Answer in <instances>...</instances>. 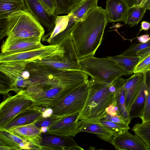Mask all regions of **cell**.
<instances>
[{
    "mask_svg": "<svg viewBox=\"0 0 150 150\" xmlns=\"http://www.w3.org/2000/svg\"><path fill=\"white\" fill-rule=\"evenodd\" d=\"M53 113V110L51 108H46L45 110L43 112L42 117L45 118L51 116Z\"/></svg>",
    "mask_w": 150,
    "mask_h": 150,
    "instance_id": "obj_42",
    "label": "cell"
},
{
    "mask_svg": "<svg viewBox=\"0 0 150 150\" xmlns=\"http://www.w3.org/2000/svg\"><path fill=\"white\" fill-rule=\"evenodd\" d=\"M88 83L87 98L77 121L100 120L106 115V108L115 99V89L112 83H104L91 78Z\"/></svg>",
    "mask_w": 150,
    "mask_h": 150,
    "instance_id": "obj_3",
    "label": "cell"
},
{
    "mask_svg": "<svg viewBox=\"0 0 150 150\" xmlns=\"http://www.w3.org/2000/svg\"><path fill=\"white\" fill-rule=\"evenodd\" d=\"M139 93L132 104L129 112L130 120L135 117H141L145 104L147 91L144 74Z\"/></svg>",
    "mask_w": 150,
    "mask_h": 150,
    "instance_id": "obj_24",
    "label": "cell"
},
{
    "mask_svg": "<svg viewBox=\"0 0 150 150\" xmlns=\"http://www.w3.org/2000/svg\"><path fill=\"white\" fill-rule=\"evenodd\" d=\"M28 11L49 32L55 25L57 16L50 11L40 0H24Z\"/></svg>",
    "mask_w": 150,
    "mask_h": 150,
    "instance_id": "obj_13",
    "label": "cell"
},
{
    "mask_svg": "<svg viewBox=\"0 0 150 150\" xmlns=\"http://www.w3.org/2000/svg\"><path fill=\"white\" fill-rule=\"evenodd\" d=\"M65 50L60 42L57 45H50L36 49L15 53L1 54L0 63L28 61L33 62L37 59L62 58L64 55Z\"/></svg>",
    "mask_w": 150,
    "mask_h": 150,
    "instance_id": "obj_8",
    "label": "cell"
},
{
    "mask_svg": "<svg viewBox=\"0 0 150 150\" xmlns=\"http://www.w3.org/2000/svg\"><path fill=\"white\" fill-rule=\"evenodd\" d=\"M28 61L6 62L0 63V71L10 80L12 84V91L18 93L27 87V80L22 76Z\"/></svg>",
    "mask_w": 150,
    "mask_h": 150,
    "instance_id": "obj_11",
    "label": "cell"
},
{
    "mask_svg": "<svg viewBox=\"0 0 150 150\" xmlns=\"http://www.w3.org/2000/svg\"><path fill=\"white\" fill-rule=\"evenodd\" d=\"M103 118L116 123L126 124L124 119L118 115L113 116L106 114Z\"/></svg>",
    "mask_w": 150,
    "mask_h": 150,
    "instance_id": "obj_38",
    "label": "cell"
},
{
    "mask_svg": "<svg viewBox=\"0 0 150 150\" xmlns=\"http://www.w3.org/2000/svg\"><path fill=\"white\" fill-rule=\"evenodd\" d=\"M109 57L130 75L132 74L135 67L140 59V57L139 56H131L121 54Z\"/></svg>",
    "mask_w": 150,
    "mask_h": 150,
    "instance_id": "obj_27",
    "label": "cell"
},
{
    "mask_svg": "<svg viewBox=\"0 0 150 150\" xmlns=\"http://www.w3.org/2000/svg\"><path fill=\"white\" fill-rule=\"evenodd\" d=\"M22 76L25 80H28L30 77V73L28 70L25 69L22 72Z\"/></svg>",
    "mask_w": 150,
    "mask_h": 150,
    "instance_id": "obj_44",
    "label": "cell"
},
{
    "mask_svg": "<svg viewBox=\"0 0 150 150\" xmlns=\"http://www.w3.org/2000/svg\"><path fill=\"white\" fill-rule=\"evenodd\" d=\"M141 28L139 32L142 30L147 31L150 28V23L144 21L141 23Z\"/></svg>",
    "mask_w": 150,
    "mask_h": 150,
    "instance_id": "obj_43",
    "label": "cell"
},
{
    "mask_svg": "<svg viewBox=\"0 0 150 150\" xmlns=\"http://www.w3.org/2000/svg\"><path fill=\"white\" fill-rule=\"evenodd\" d=\"M134 74L129 78L126 79L125 83V107L128 114L132 104L139 93L143 78V73Z\"/></svg>",
    "mask_w": 150,
    "mask_h": 150,
    "instance_id": "obj_21",
    "label": "cell"
},
{
    "mask_svg": "<svg viewBox=\"0 0 150 150\" xmlns=\"http://www.w3.org/2000/svg\"><path fill=\"white\" fill-rule=\"evenodd\" d=\"M88 81L78 86L52 107L51 115L63 117L80 112L84 107L88 94Z\"/></svg>",
    "mask_w": 150,
    "mask_h": 150,
    "instance_id": "obj_7",
    "label": "cell"
},
{
    "mask_svg": "<svg viewBox=\"0 0 150 150\" xmlns=\"http://www.w3.org/2000/svg\"><path fill=\"white\" fill-rule=\"evenodd\" d=\"M137 40L141 43H146L150 40V36L148 34H144L137 37Z\"/></svg>",
    "mask_w": 150,
    "mask_h": 150,
    "instance_id": "obj_41",
    "label": "cell"
},
{
    "mask_svg": "<svg viewBox=\"0 0 150 150\" xmlns=\"http://www.w3.org/2000/svg\"><path fill=\"white\" fill-rule=\"evenodd\" d=\"M61 41L65 49L64 56L61 58L46 59L44 61V65L55 70H77L83 71L79 64V60L71 35L65 37Z\"/></svg>",
    "mask_w": 150,
    "mask_h": 150,
    "instance_id": "obj_9",
    "label": "cell"
},
{
    "mask_svg": "<svg viewBox=\"0 0 150 150\" xmlns=\"http://www.w3.org/2000/svg\"><path fill=\"white\" fill-rule=\"evenodd\" d=\"M108 22L106 10L98 6L76 23L70 35L79 60L94 56Z\"/></svg>",
    "mask_w": 150,
    "mask_h": 150,
    "instance_id": "obj_1",
    "label": "cell"
},
{
    "mask_svg": "<svg viewBox=\"0 0 150 150\" xmlns=\"http://www.w3.org/2000/svg\"><path fill=\"white\" fill-rule=\"evenodd\" d=\"M6 130L28 141L36 149L42 150L40 144L42 132L34 123L13 127Z\"/></svg>",
    "mask_w": 150,
    "mask_h": 150,
    "instance_id": "obj_15",
    "label": "cell"
},
{
    "mask_svg": "<svg viewBox=\"0 0 150 150\" xmlns=\"http://www.w3.org/2000/svg\"><path fill=\"white\" fill-rule=\"evenodd\" d=\"M81 0H53L55 6L54 14H68L74 9Z\"/></svg>",
    "mask_w": 150,
    "mask_h": 150,
    "instance_id": "obj_30",
    "label": "cell"
},
{
    "mask_svg": "<svg viewBox=\"0 0 150 150\" xmlns=\"http://www.w3.org/2000/svg\"><path fill=\"white\" fill-rule=\"evenodd\" d=\"M129 6L134 5H141L144 6L147 0H126Z\"/></svg>",
    "mask_w": 150,
    "mask_h": 150,
    "instance_id": "obj_40",
    "label": "cell"
},
{
    "mask_svg": "<svg viewBox=\"0 0 150 150\" xmlns=\"http://www.w3.org/2000/svg\"><path fill=\"white\" fill-rule=\"evenodd\" d=\"M48 127H42L40 128L42 133H46L48 130Z\"/></svg>",
    "mask_w": 150,
    "mask_h": 150,
    "instance_id": "obj_46",
    "label": "cell"
},
{
    "mask_svg": "<svg viewBox=\"0 0 150 150\" xmlns=\"http://www.w3.org/2000/svg\"><path fill=\"white\" fill-rule=\"evenodd\" d=\"M105 113L106 114H108L111 116L118 115L121 117L117 106L115 99L112 104L106 108Z\"/></svg>",
    "mask_w": 150,
    "mask_h": 150,
    "instance_id": "obj_37",
    "label": "cell"
},
{
    "mask_svg": "<svg viewBox=\"0 0 150 150\" xmlns=\"http://www.w3.org/2000/svg\"><path fill=\"white\" fill-rule=\"evenodd\" d=\"M40 0L50 11L54 13L55 7L53 0Z\"/></svg>",
    "mask_w": 150,
    "mask_h": 150,
    "instance_id": "obj_39",
    "label": "cell"
},
{
    "mask_svg": "<svg viewBox=\"0 0 150 150\" xmlns=\"http://www.w3.org/2000/svg\"><path fill=\"white\" fill-rule=\"evenodd\" d=\"M0 150L36 149L29 142L5 130H0Z\"/></svg>",
    "mask_w": 150,
    "mask_h": 150,
    "instance_id": "obj_18",
    "label": "cell"
},
{
    "mask_svg": "<svg viewBox=\"0 0 150 150\" xmlns=\"http://www.w3.org/2000/svg\"><path fill=\"white\" fill-rule=\"evenodd\" d=\"M83 71L96 81L111 83L123 75H129L109 57L99 58L94 56L79 60Z\"/></svg>",
    "mask_w": 150,
    "mask_h": 150,
    "instance_id": "obj_5",
    "label": "cell"
},
{
    "mask_svg": "<svg viewBox=\"0 0 150 150\" xmlns=\"http://www.w3.org/2000/svg\"><path fill=\"white\" fill-rule=\"evenodd\" d=\"M137 56H140V59L133 73H143L148 72L150 67V47L139 52Z\"/></svg>",
    "mask_w": 150,
    "mask_h": 150,
    "instance_id": "obj_29",
    "label": "cell"
},
{
    "mask_svg": "<svg viewBox=\"0 0 150 150\" xmlns=\"http://www.w3.org/2000/svg\"><path fill=\"white\" fill-rule=\"evenodd\" d=\"M146 10L141 5H134L129 7L124 22L130 27L138 24L141 20Z\"/></svg>",
    "mask_w": 150,
    "mask_h": 150,
    "instance_id": "obj_26",
    "label": "cell"
},
{
    "mask_svg": "<svg viewBox=\"0 0 150 150\" xmlns=\"http://www.w3.org/2000/svg\"><path fill=\"white\" fill-rule=\"evenodd\" d=\"M45 30L42 25L26 9L15 11L0 18V39L7 37L3 43L19 39L34 38L42 39Z\"/></svg>",
    "mask_w": 150,
    "mask_h": 150,
    "instance_id": "obj_2",
    "label": "cell"
},
{
    "mask_svg": "<svg viewBox=\"0 0 150 150\" xmlns=\"http://www.w3.org/2000/svg\"><path fill=\"white\" fill-rule=\"evenodd\" d=\"M76 87L53 79L30 85L25 89L34 100V106L43 109L52 108Z\"/></svg>",
    "mask_w": 150,
    "mask_h": 150,
    "instance_id": "obj_4",
    "label": "cell"
},
{
    "mask_svg": "<svg viewBox=\"0 0 150 150\" xmlns=\"http://www.w3.org/2000/svg\"><path fill=\"white\" fill-rule=\"evenodd\" d=\"M131 130L146 143L150 150V121L136 124Z\"/></svg>",
    "mask_w": 150,
    "mask_h": 150,
    "instance_id": "obj_31",
    "label": "cell"
},
{
    "mask_svg": "<svg viewBox=\"0 0 150 150\" xmlns=\"http://www.w3.org/2000/svg\"><path fill=\"white\" fill-rule=\"evenodd\" d=\"M100 121L114 137L130 129L128 125L126 124L116 123L103 118L101 119Z\"/></svg>",
    "mask_w": 150,
    "mask_h": 150,
    "instance_id": "obj_32",
    "label": "cell"
},
{
    "mask_svg": "<svg viewBox=\"0 0 150 150\" xmlns=\"http://www.w3.org/2000/svg\"><path fill=\"white\" fill-rule=\"evenodd\" d=\"M35 103L34 100L23 89L15 95L7 97L0 105V130L16 116L33 107Z\"/></svg>",
    "mask_w": 150,
    "mask_h": 150,
    "instance_id": "obj_6",
    "label": "cell"
},
{
    "mask_svg": "<svg viewBox=\"0 0 150 150\" xmlns=\"http://www.w3.org/2000/svg\"><path fill=\"white\" fill-rule=\"evenodd\" d=\"M79 112L60 118L48 128L47 133L61 136L74 137L80 132Z\"/></svg>",
    "mask_w": 150,
    "mask_h": 150,
    "instance_id": "obj_12",
    "label": "cell"
},
{
    "mask_svg": "<svg viewBox=\"0 0 150 150\" xmlns=\"http://www.w3.org/2000/svg\"><path fill=\"white\" fill-rule=\"evenodd\" d=\"M81 125L79 129L80 132H85L95 134L100 139L112 145L114 137L103 125L100 120H80Z\"/></svg>",
    "mask_w": 150,
    "mask_h": 150,
    "instance_id": "obj_19",
    "label": "cell"
},
{
    "mask_svg": "<svg viewBox=\"0 0 150 150\" xmlns=\"http://www.w3.org/2000/svg\"><path fill=\"white\" fill-rule=\"evenodd\" d=\"M41 39L40 38H22L3 43L1 46V54L15 53L41 47L44 45L41 42Z\"/></svg>",
    "mask_w": 150,
    "mask_h": 150,
    "instance_id": "obj_16",
    "label": "cell"
},
{
    "mask_svg": "<svg viewBox=\"0 0 150 150\" xmlns=\"http://www.w3.org/2000/svg\"><path fill=\"white\" fill-rule=\"evenodd\" d=\"M149 47H150V40L146 43L134 44L120 54L128 56H137V54L138 52Z\"/></svg>",
    "mask_w": 150,
    "mask_h": 150,
    "instance_id": "obj_34",
    "label": "cell"
},
{
    "mask_svg": "<svg viewBox=\"0 0 150 150\" xmlns=\"http://www.w3.org/2000/svg\"><path fill=\"white\" fill-rule=\"evenodd\" d=\"M43 112L42 109L34 106L16 116L0 130H8L13 127L34 123L42 118Z\"/></svg>",
    "mask_w": 150,
    "mask_h": 150,
    "instance_id": "obj_20",
    "label": "cell"
},
{
    "mask_svg": "<svg viewBox=\"0 0 150 150\" xmlns=\"http://www.w3.org/2000/svg\"><path fill=\"white\" fill-rule=\"evenodd\" d=\"M148 10H149L150 11V7H149V8Z\"/></svg>",
    "mask_w": 150,
    "mask_h": 150,
    "instance_id": "obj_48",
    "label": "cell"
},
{
    "mask_svg": "<svg viewBox=\"0 0 150 150\" xmlns=\"http://www.w3.org/2000/svg\"><path fill=\"white\" fill-rule=\"evenodd\" d=\"M147 91L145 107L141 118L142 123L150 121V71L144 73Z\"/></svg>",
    "mask_w": 150,
    "mask_h": 150,
    "instance_id": "obj_33",
    "label": "cell"
},
{
    "mask_svg": "<svg viewBox=\"0 0 150 150\" xmlns=\"http://www.w3.org/2000/svg\"><path fill=\"white\" fill-rule=\"evenodd\" d=\"M129 7L126 0H107L105 10L108 22L124 21Z\"/></svg>",
    "mask_w": 150,
    "mask_h": 150,
    "instance_id": "obj_22",
    "label": "cell"
},
{
    "mask_svg": "<svg viewBox=\"0 0 150 150\" xmlns=\"http://www.w3.org/2000/svg\"><path fill=\"white\" fill-rule=\"evenodd\" d=\"M148 71H150V67L148 69Z\"/></svg>",
    "mask_w": 150,
    "mask_h": 150,
    "instance_id": "obj_47",
    "label": "cell"
},
{
    "mask_svg": "<svg viewBox=\"0 0 150 150\" xmlns=\"http://www.w3.org/2000/svg\"><path fill=\"white\" fill-rule=\"evenodd\" d=\"M125 81L126 79L121 76L114 80L112 83L115 88V99L119 112L126 124L129 125L131 120L125 107Z\"/></svg>",
    "mask_w": 150,
    "mask_h": 150,
    "instance_id": "obj_23",
    "label": "cell"
},
{
    "mask_svg": "<svg viewBox=\"0 0 150 150\" xmlns=\"http://www.w3.org/2000/svg\"><path fill=\"white\" fill-rule=\"evenodd\" d=\"M69 14L57 16L55 26L53 29L42 38L43 42L50 45L58 44L64 38L70 35L76 23Z\"/></svg>",
    "mask_w": 150,
    "mask_h": 150,
    "instance_id": "obj_10",
    "label": "cell"
},
{
    "mask_svg": "<svg viewBox=\"0 0 150 150\" xmlns=\"http://www.w3.org/2000/svg\"><path fill=\"white\" fill-rule=\"evenodd\" d=\"M12 84L10 80L8 77L1 72L0 93L7 95L10 91H12Z\"/></svg>",
    "mask_w": 150,
    "mask_h": 150,
    "instance_id": "obj_35",
    "label": "cell"
},
{
    "mask_svg": "<svg viewBox=\"0 0 150 150\" xmlns=\"http://www.w3.org/2000/svg\"><path fill=\"white\" fill-rule=\"evenodd\" d=\"M112 145L117 150H149L140 138L131 134L128 130L114 137Z\"/></svg>",
    "mask_w": 150,
    "mask_h": 150,
    "instance_id": "obj_17",
    "label": "cell"
},
{
    "mask_svg": "<svg viewBox=\"0 0 150 150\" xmlns=\"http://www.w3.org/2000/svg\"><path fill=\"white\" fill-rule=\"evenodd\" d=\"M40 146L42 150H83L71 137L61 136L42 133Z\"/></svg>",
    "mask_w": 150,
    "mask_h": 150,
    "instance_id": "obj_14",
    "label": "cell"
},
{
    "mask_svg": "<svg viewBox=\"0 0 150 150\" xmlns=\"http://www.w3.org/2000/svg\"><path fill=\"white\" fill-rule=\"evenodd\" d=\"M98 0H81L74 9L69 13L77 22L90 9L98 6Z\"/></svg>",
    "mask_w": 150,
    "mask_h": 150,
    "instance_id": "obj_28",
    "label": "cell"
},
{
    "mask_svg": "<svg viewBox=\"0 0 150 150\" xmlns=\"http://www.w3.org/2000/svg\"><path fill=\"white\" fill-rule=\"evenodd\" d=\"M61 117L55 116H51L45 118H42L35 123V125L40 129L42 127H48Z\"/></svg>",
    "mask_w": 150,
    "mask_h": 150,
    "instance_id": "obj_36",
    "label": "cell"
},
{
    "mask_svg": "<svg viewBox=\"0 0 150 150\" xmlns=\"http://www.w3.org/2000/svg\"><path fill=\"white\" fill-rule=\"evenodd\" d=\"M144 7L146 8V10H148L150 7V0H147L144 5Z\"/></svg>",
    "mask_w": 150,
    "mask_h": 150,
    "instance_id": "obj_45",
    "label": "cell"
},
{
    "mask_svg": "<svg viewBox=\"0 0 150 150\" xmlns=\"http://www.w3.org/2000/svg\"><path fill=\"white\" fill-rule=\"evenodd\" d=\"M27 9L24 0H0V18L6 17L11 13Z\"/></svg>",
    "mask_w": 150,
    "mask_h": 150,
    "instance_id": "obj_25",
    "label": "cell"
}]
</instances>
